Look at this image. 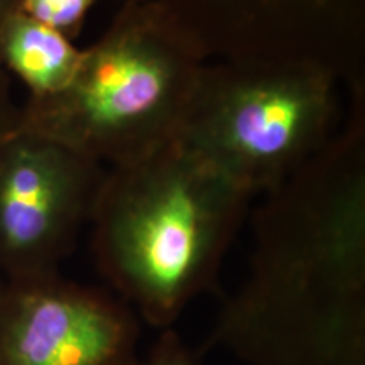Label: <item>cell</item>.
<instances>
[{"label": "cell", "mask_w": 365, "mask_h": 365, "mask_svg": "<svg viewBox=\"0 0 365 365\" xmlns=\"http://www.w3.org/2000/svg\"><path fill=\"white\" fill-rule=\"evenodd\" d=\"M339 132L266 193L247 282L213 345L249 365H365V85Z\"/></svg>", "instance_id": "obj_1"}, {"label": "cell", "mask_w": 365, "mask_h": 365, "mask_svg": "<svg viewBox=\"0 0 365 365\" xmlns=\"http://www.w3.org/2000/svg\"><path fill=\"white\" fill-rule=\"evenodd\" d=\"M250 200L180 139L107 168L90 217L98 272L166 330L215 286Z\"/></svg>", "instance_id": "obj_2"}, {"label": "cell", "mask_w": 365, "mask_h": 365, "mask_svg": "<svg viewBox=\"0 0 365 365\" xmlns=\"http://www.w3.org/2000/svg\"><path fill=\"white\" fill-rule=\"evenodd\" d=\"M208 58L158 7L124 0L83 49L70 83L17 107L16 132L66 145L105 168L176 139Z\"/></svg>", "instance_id": "obj_3"}, {"label": "cell", "mask_w": 365, "mask_h": 365, "mask_svg": "<svg viewBox=\"0 0 365 365\" xmlns=\"http://www.w3.org/2000/svg\"><path fill=\"white\" fill-rule=\"evenodd\" d=\"M340 80L287 61H210L176 139L249 196L296 175L339 132Z\"/></svg>", "instance_id": "obj_4"}, {"label": "cell", "mask_w": 365, "mask_h": 365, "mask_svg": "<svg viewBox=\"0 0 365 365\" xmlns=\"http://www.w3.org/2000/svg\"><path fill=\"white\" fill-rule=\"evenodd\" d=\"M180 26L208 61H287L365 83V0H137Z\"/></svg>", "instance_id": "obj_5"}, {"label": "cell", "mask_w": 365, "mask_h": 365, "mask_svg": "<svg viewBox=\"0 0 365 365\" xmlns=\"http://www.w3.org/2000/svg\"><path fill=\"white\" fill-rule=\"evenodd\" d=\"M107 168L46 137L11 130L0 140V274L48 276L90 222Z\"/></svg>", "instance_id": "obj_6"}, {"label": "cell", "mask_w": 365, "mask_h": 365, "mask_svg": "<svg viewBox=\"0 0 365 365\" xmlns=\"http://www.w3.org/2000/svg\"><path fill=\"white\" fill-rule=\"evenodd\" d=\"M139 323L118 296L61 274L6 281L0 365H135Z\"/></svg>", "instance_id": "obj_7"}, {"label": "cell", "mask_w": 365, "mask_h": 365, "mask_svg": "<svg viewBox=\"0 0 365 365\" xmlns=\"http://www.w3.org/2000/svg\"><path fill=\"white\" fill-rule=\"evenodd\" d=\"M83 49L51 27L14 12L0 27V66L17 76L31 98L58 93L70 83Z\"/></svg>", "instance_id": "obj_8"}, {"label": "cell", "mask_w": 365, "mask_h": 365, "mask_svg": "<svg viewBox=\"0 0 365 365\" xmlns=\"http://www.w3.org/2000/svg\"><path fill=\"white\" fill-rule=\"evenodd\" d=\"M95 2L97 0H21L19 12L73 41L80 34Z\"/></svg>", "instance_id": "obj_9"}, {"label": "cell", "mask_w": 365, "mask_h": 365, "mask_svg": "<svg viewBox=\"0 0 365 365\" xmlns=\"http://www.w3.org/2000/svg\"><path fill=\"white\" fill-rule=\"evenodd\" d=\"M135 365H200V360L176 331L166 328L150 352Z\"/></svg>", "instance_id": "obj_10"}, {"label": "cell", "mask_w": 365, "mask_h": 365, "mask_svg": "<svg viewBox=\"0 0 365 365\" xmlns=\"http://www.w3.org/2000/svg\"><path fill=\"white\" fill-rule=\"evenodd\" d=\"M17 115V105L12 100L11 76L0 66V140L14 129Z\"/></svg>", "instance_id": "obj_11"}, {"label": "cell", "mask_w": 365, "mask_h": 365, "mask_svg": "<svg viewBox=\"0 0 365 365\" xmlns=\"http://www.w3.org/2000/svg\"><path fill=\"white\" fill-rule=\"evenodd\" d=\"M21 0H0V27L11 14L19 11Z\"/></svg>", "instance_id": "obj_12"}, {"label": "cell", "mask_w": 365, "mask_h": 365, "mask_svg": "<svg viewBox=\"0 0 365 365\" xmlns=\"http://www.w3.org/2000/svg\"><path fill=\"white\" fill-rule=\"evenodd\" d=\"M4 289H6V279H4V276H2V274H0V299H2Z\"/></svg>", "instance_id": "obj_13"}]
</instances>
